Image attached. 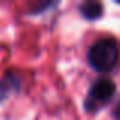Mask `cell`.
<instances>
[{
	"instance_id": "1",
	"label": "cell",
	"mask_w": 120,
	"mask_h": 120,
	"mask_svg": "<svg viewBox=\"0 0 120 120\" xmlns=\"http://www.w3.org/2000/svg\"><path fill=\"white\" fill-rule=\"evenodd\" d=\"M119 61V46L116 40L103 38L91 46L88 52V62L96 71L106 73L117 65Z\"/></svg>"
},
{
	"instance_id": "2",
	"label": "cell",
	"mask_w": 120,
	"mask_h": 120,
	"mask_svg": "<svg viewBox=\"0 0 120 120\" xmlns=\"http://www.w3.org/2000/svg\"><path fill=\"white\" fill-rule=\"evenodd\" d=\"M116 94V85L111 79H99L91 85L85 99V108L90 112L97 111L100 106L108 103Z\"/></svg>"
},
{
	"instance_id": "3",
	"label": "cell",
	"mask_w": 120,
	"mask_h": 120,
	"mask_svg": "<svg viewBox=\"0 0 120 120\" xmlns=\"http://www.w3.org/2000/svg\"><path fill=\"white\" fill-rule=\"evenodd\" d=\"M81 14L84 15L87 20H97V18L102 15L103 12V6L102 3L94 2V0H88V2H84L81 5Z\"/></svg>"
},
{
	"instance_id": "4",
	"label": "cell",
	"mask_w": 120,
	"mask_h": 120,
	"mask_svg": "<svg viewBox=\"0 0 120 120\" xmlns=\"http://www.w3.org/2000/svg\"><path fill=\"white\" fill-rule=\"evenodd\" d=\"M18 87H20V79H18V76L14 75V73H8L0 81V100L6 99V96H8L11 91L18 90Z\"/></svg>"
},
{
	"instance_id": "5",
	"label": "cell",
	"mask_w": 120,
	"mask_h": 120,
	"mask_svg": "<svg viewBox=\"0 0 120 120\" xmlns=\"http://www.w3.org/2000/svg\"><path fill=\"white\" fill-rule=\"evenodd\" d=\"M112 116H114L116 120H120V102L114 106V109H112Z\"/></svg>"
}]
</instances>
